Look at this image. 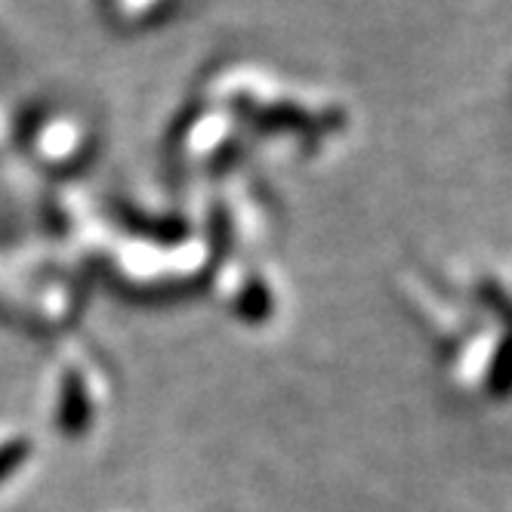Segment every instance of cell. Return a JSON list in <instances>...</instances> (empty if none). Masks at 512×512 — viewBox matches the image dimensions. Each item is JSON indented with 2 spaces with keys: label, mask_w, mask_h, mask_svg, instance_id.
Here are the masks:
<instances>
[{
  "label": "cell",
  "mask_w": 512,
  "mask_h": 512,
  "mask_svg": "<svg viewBox=\"0 0 512 512\" xmlns=\"http://www.w3.org/2000/svg\"><path fill=\"white\" fill-rule=\"evenodd\" d=\"M31 457L34 451L22 432L0 429V503H4V497L22 494Z\"/></svg>",
  "instance_id": "1"
}]
</instances>
